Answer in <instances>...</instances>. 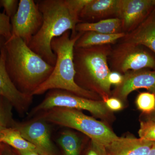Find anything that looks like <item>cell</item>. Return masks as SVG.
<instances>
[{
  "label": "cell",
  "instance_id": "6da1fadb",
  "mask_svg": "<svg viewBox=\"0 0 155 155\" xmlns=\"http://www.w3.org/2000/svg\"><path fill=\"white\" fill-rule=\"evenodd\" d=\"M7 73L21 92L33 96L39 87L45 82L54 70L18 37L12 36L3 47Z\"/></svg>",
  "mask_w": 155,
  "mask_h": 155
},
{
  "label": "cell",
  "instance_id": "7a4b0ae2",
  "mask_svg": "<svg viewBox=\"0 0 155 155\" xmlns=\"http://www.w3.org/2000/svg\"><path fill=\"white\" fill-rule=\"evenodd\" d=\"M36 3L42 15V24L28 46L54 67L57 57L51 48L52 41L68 31L75 34V26L82 21L70 8L67 0H39Z\"/></svg>",
  "mask_w": 155,
  "mask_h": 155
},
{
  "label": "cell",
  "instance_id": "3957f363",
  "mask_svg": "<svg viewBox=\"0 0 155 155\" xmlns=\"http://www.w3.org/2000/svg\"><path fill=\"white\" fill-rule=\"evenodd\" d=\"M83 33L77 32L70 35L68 31L61 36L53 39L51 48L57 57L55 65L49 77L37 89L33 96L43 94L51 90L60 89L96 100V94L81 88L75 82L73 52L75 43Z\"/></svg>",
  "mask_w": 155,
  "mask_h": 155
},
{
  "label": "cell",
  "instance_id": "277c9868",
  "mask_svg": "<svg viewBox=\"0 0 155 155\" xmlns=\"http://www.w3.org/2000/svg\"><path fill=\"white\" fill-rule=\"evenodd\" d=\"M112 51L109 45L74 47L73 52L75 82L81 88L99 94L104 99L110 94L108 77L111 71L107 61Z\"/></svg>",
  "mask_w": 155,
  "mask_h": 155
},
{
  "label": "cell",
  "instance_id": "5b68a950",
  "mask_svg": "<svg viewBox=\"0 0 155 155\" xmlns=\"http://www.w3.org/2000/svg\"><path fill=\"white\" fill-rule=\"evenodd\" d=\"M38 114L37 117L48 123L78 130L88 136L92 141L105 147L119 137L105 124L79 110L55 107Z\"/></svg>",
  "mask_w": 155,
  "mask_h": 155
},
{
  "label": "cell",
  "instance_id": "8992f818",
  "mask_svg": "<svg viewBox=\"0 0 155 155\" xmlns=\"http://www.w3.org/2000/svg\"><path fill=\"white\" fill-rule=\"evenodd\" d=\"M55 107L84 110L99 117L107 116L108 112L102 101L90 99L66 91L54 89L49 91L42 101L32 109L29 116Z\"/></svg>",
  "mask_w": 155,
  "mask_h": 155
},
{
  "label": "cell",
  "instance_id": "52a82bcc",
  "mask_svg": "<svg viewBox=\"0 0 155 155\" xmlns=\"http://www.w3.org/2000/svg\"><path fill=\"white\" fill-rule=\"evenodd\" d=\"M140 45L128 43H121L112 50L110 55L112 68L116 72L126 73L144 68L155 69V59Z\"/></svg>",
  "mask_w": 155,
  "mask_h": 155
},
{
  "label": "cell",
  "instance_id": "ba28073f",
  "mask_svg": "<svg viewBox=\"0 0 155 155\" xmlns=\"http://www.w3.org/2000/svg\"><path fill=\"white\" fill-rule=\"evenodd\" d=\"M42 22V15L36 2L20 0L17 13L11 19L12 36L20 38L28 45Z\"/></svg>",
  "mask_w": 155,
  "mask_h": 155
},
{
  "label": "cell",
  "instance_id": "9c48e42d",
  "mask_svg": "<svg viewBox=\"0 0 155 155\" xmlns=\"http://www.w3.org/2000/svg\"><path fill=\"white\" fill-rule=\"evenodd\" d=\"M48 122L36 117L28 122H16L13 128L34 145L44 155H61L51 138Z\"/></svg>",
  "mask_w": 155,
  "mask_h": 155
},
{
  "label": "cell",
  "instance_id": "30bf717a",
  "mask_svg": "<svg viewBox=\"0 0 155 155\" xmlns=\"http://www.w3.org/2000/svg\"><path fill=\"white\" fill-rule=\"evenodd\" d=\"M155 8V0H119L117 17L121 20L122 32L134 30Z\"/></svg>",
  "mask_w": 155,
  "mask_h": 155
},
{
  "label": "cell",
  "instance_id": "8fae6325",
  "mask_svg": "<svg viewBox=\"0 0 155 155\" xmlns=\"http://www.w3.org/2000/svg\"><path fill=\"white\" fill-rule=\"evenodd\" d=\"M141 88L146 89L155 94V70L143 69L126 72L122 84L114 91V95L119 100H125L130 93Z\"/></svg>",
  "mask_w": 155,
  "mask_h": 155
},
{
  "label": "cell",
  "instance_id": "7c38bea8",
  "mask_svg": "<svg viewBox=\"0 0 155 155\" xmlns=\"http://www.w3.org/2000/svg\"><path fill=\"white\" fill-rule=\"evenodd\" d=\"M0 96L8 100L21 114L27 111L33 97L19 91L12 82L6 70L3 48L0 57Z\"/></svg>",
  "mask_w": 155,
  "mask_h": 155
},
{
  "label": "cell",
  "instance_id": "4fadbf2b",
  "mask_svg": "<svg viewBox=\"0 0 155 155\" xmlns=\"http://www.w3.org/2000/svg\"><path fill=\"white\" fill-rule=\"evenodd\" d=\"M153 142L140 138L118 137L106 148L109 155H148Z\"/></svg>",
  "mask_w": 155,
  "mask_h": 155
},
{
  "label": "cell",
  "instance_id": "5bb4252c",
  "mask_svg": "<svg viewBox=\"0 0 155 155\" xmlns=\"http://www.w3.org/2000/svg\"><path fill=\"white\" fill-rule=\"evenodd\" d=\"M122 39L123 42L145 46L155 53V8L143 22Z\"/></svg>",
  "mask_w": 155,
  "mask_h": 155
},
{
  "label": "cell",
  "instance_id": "9a60e30c",
  "mask_svg": "<svg viewBox=\"0 0 155 155\" xmlns=\"http://www.w3.org/2000/svg\"><path fill=\"white\" fill-rule=\"evenodd\" d=\"M119 3V0H90L81 12L79 19H101L113 15L117 17Z\"/></svg>",
  "mask_w": 155,
  "mask_h": 155
},
{
  "label": "cell",
  "instance_id": "2e32d148",
  "mask_svg": "<svg viewBox=\"0 0 155 155\" xmlns=\"http://www.w3.org/2000/svg\"><path fill=\"white\" fill-rule=\"evenodd\" d=\"M75 31L76 32L94 31L105 34L122 32L121 20L118 17L102 19L95 22H79L75 26Z\"/></svg>",
  "mask_w": 155,
  "mask_h": 155
},
{
  "label": "cell",
  "instance_id": "e0dca14e",
  "mask_svg": "<svg viewBox=\"0 0 155 155\" xmlns=\"http://www.w3.org/2000/svg\"><path fill=\"white\" fill-rule=\"evenodd\" d=\"M126 33L122 32L113 34H105L94 31L83 32L75 43V48L91 47L114 44L125 37Z\"/></svg>",
  "mask_w": 155,
  "mask_h": 155
},
{
  "label": "cell",
  "instance_id": "ac0fdd59",
  "mask_svg": "<svg viewBox=\"0 0 155 155\" xmlns=\"http://www.w3.org/2000/svg\"><path fill=\"white\" fill-rule=\"evenodd\" d=\"M0 142L14 150L34 152L44 155L34 145L27 141L17 129L5 128L0 133Z\"/></svg>",
  "mask_w": 155,
  "mask_h": 155
},
{
  "label": "cell",
  "instance_id": "d6986e66",
  "mask_svg": "<svg viewBox=\"0 0 155 155\" xmlns=\"http://www.w3.org/2000/svg\"><path fill=\"white\" fill-rule=\"evenodd\" d=\"M61 155H81L82 147L79 136L72 130L62 131L57 139Z\"/></svg>",
  "mask_w": 155,
  "mask_h": 155
},
{
  "label": "cell",
  "instance_id": "ffe728a7",
  "mask_svg": "<svg viewBox=\"0 0 155 155\" xmlns=\"http://www.w3.org/2000/svg\"><path fill=\"white\" fill-rule=\"evenodd\" d=\"M13 107L8 100L0 96V125L4 128H13L17 122L13 118Z\"/></svg>",
  "mask_w": 155,
  "mask_h": 155
},
{
  "label": "cell",
  "instance_id": "44dd1931",
  "mask_svg": "<svg viewBox=\"0 0 155 155\" xmlns=\"http://www.w3.org/2000/svg\"><path fill=\"white\" fill-rule=\"evenodd\" d=\"M139 110L146 114L152 113L155 107V94L152 93L143 92L138 95L136 101Z\"/></svg>",
  "mask_w": 155,
  "mask_h": 155
},
{
  "label": "cell",
  "instance_id": "7402d4cb",
  "mask_svg": "<svg viewBox=\"0 0 155 155\" xmlns=\"http://www.w3.org/2000/svg\"><path fill=\"white\" fill-rule=\"evenodd\" d=\"M138 134L140 138L155 142V121L151 119L140 122Z\"/></svg>",
  "mask_w": 155,
  "mask_h": 155
},
{
  "label": "cell",
  "instance_id": "603a6c76",
  "mask_svg": "<svg viewBox=\"0 0 155 155\" xmlns=\"http://www.w3.org/2000/svg\"><path fill=\"white\" fill-rule=\"evenodd\" d=\"M0 35L5 37L6 41L12 37L11 19L5 13L0 12Z\"/></svg>",
  "mask_w": 155,
  "mask_h": 155
},
{
  "label": "cell",
  "instance_id": "cb8c5ba5",
  "mask_svg": "<svg viewBox=\"0 0 155 155\" xmlns=\"http://www.w3.org/2000/svg\"><path fill=\"white\" fill-rule=\"evenodd\" d=\"M19 4L18 0H0V8H4L5 14L11 19L17 13Z\"/></svg>",
  "mask_w": 155,
  "mask_h": 155
},
{
  "label": "cell",
  "instance_id": "d4e9b609",
  "mask_svg": "<svg viewBox=\"0 0 155 155\" xmlns=\"http://www.w3.org/2000/svg\"><path fill=\"white\" fill-rule=\"evenodd\" d=\"M84 155H109L106 147L95 142L91 141L90 144L84 152Z\"/></svg>",
  "mask_w": 155,
  "mask_h": 155
},
{
  "label": "cell",
  "instance_id": "484cf974",
  "mask_svg": "<svg viewBox=\"0 0 155 155\" xmlns=\"http://www.w3.org/2000/svg\"><path fill=\"white\" fill-rule=\"evenodd\" d=\"M104 102L108 109L112 111L120 110L123 108L122 102L117 98L107 97L104 99Z\"/></svg>",
  "mask_w": 155,
  "mask_h": 155
},
{
  "label": "cell",
  "instance_id": "4316f807",
  "mask_svg": "<svg viewBox=\"0 0 155 155\" xmlns=\"http://www.w3.org/2000/svg\"><path fill=\"white\" fill-rule=\"evenodd\" d=\"M123 80V75H121L119 72L114 71L111 72L108 77L109 83L118 86L121 84Z\"/></svg>",
  "mask_w": 155,
  "mask_h": 155
},
{
  "label": "cell",
  "instance_id": "83f0119b",
  "mask_svg": "<svg viewBox=\"0 0 155 155\" xmlns=\"http://www.w3.org/2000/svg\"><path fill=\"white\" fill-rule=\"evenodd\" d=\"M13 151L16 155H42L34 152L28 151H20L14 150Z\"/></svg>",
  "mask_w": 155,
  "mask_h": 155
},
{
  "label": "cell",
  "instance_id": "f1b7e54d",
  "mask_svg": "<svg viewBox=\"0 0 155 155\" xmlns=\"http://www.w3.org/2000/svg\"><path fill=\"white\" fill-rule=\"evenodd\" d=\"M4 145L2 155H16L12 148L7 145Z\"/></svg>",
  "mask_w": 155,
  "mask_h": 155
},
{
  "label": "cell",
  "instance_id": "f546056e",
  "mask_svg": "<svg viewBox=\"0 0 155 155\" xmlns=\"http://www.w3.org/2000/svg\"><path fill=\"white\" fill-rule=\"evenodd\" d=\"M6 41L5 38L2 35H0V57H1L2 50L4 47V45H5Z\"/></svg>",
  "mask_w": 155,
  "mask_h": 155
},
{
  "label": "cell",
  "instance_id": "4dcf8cb0",
  "mask_svg": "<svg viewBox=\"0 0 155 155\" xmlns=\"http://www.w3.org/2000/svg\"><path fill=\"white\" fill-rule=\"evenodd\" d=\"M148 155H155V142H154L152 147Z\"/></svg>",
  "mask_w": 155,
  "mask_h": 155
},
{
  "label": "cell",
  "instance_id": "1f68e13d",
  "mask_svg": "<svg viewBox=\"0 0 155 155\" xmlns=\"http://www.w3.org/2000/svg\"><path fill=\"white\" fill-rule=\"evenodd\" d=\"M4 144L0 142V155H3V150H4Z\"/></svg>",
  "mask_w": 155,
  "mask_h": 155
},
{
  "label": "cell",
  "instance_id": "d6a6232c",
  "mask_svg": "<svg viewBox=\"0 0 155 155\" xmlns=\"http://www.w3.org/2000/svg\"><path fill=\"white\" fill-rule=\"evenodd\" d=\"M152 113L153 114V120L155 121V107L154 110L153 111V112Z\"/></svg>",
  "mask_w": 155,
  "mask_h": 155
},
{
  "label": "cell",
  "instance_id": "836d02e7",
  "mask_svg": "<svg viewBox=\"0 0 155 155\" xmlns=\"http://www.w3.org/2000/svg\"><path fill=\"white\" fill-rule=\"evenodd\" d=\"M4 128H4V127H2V126H1V125H0V133H1V131H2V130L3 129H4Z\"/></svg>",
  "mask_w": 155,
  "mask_h": 155
}]
</instances>
